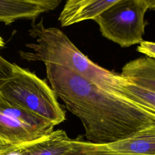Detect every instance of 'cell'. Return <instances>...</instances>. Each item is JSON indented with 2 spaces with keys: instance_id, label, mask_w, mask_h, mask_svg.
Listing matches in <instances>:
<instances>
[{
  "instance_id": "cell-9",
  "label": "cell",
  "mask_w": 155,
  "mask_h": 155,
  "mask_svg": "<svg viewBox=\"0 0 155 155\" xmlns=\"http://www.w3.org/2000/svg\"><path fill=\"white\" fill-rule=\"evenodd\" d=\"M106 145L111 150L124 154L155 155V126Z\"/></svg>"
},
{
  "instance_id": "cell-1",
  "label": "cell",
  "mask_w": 155,
  "mask_h": 155,
  "mask_svg": "<svg viewBox=\"0 0 155 155\" xmlns=\"http://www.w3.org/2000/svg\"><path fill=\"white\" fill-rule=\"evenodd\" d=\"M45 65L52 90L81 120L88 141L108 144L155 126V110L107 91L67 67Z\"/></svg>"
},
{
  "instance_id": "cell-10",
  "label": "cell",
  "mask_w": 155,
  "mask_h": 155,
  "mask_svg": "<svg viewBox=\"0 0 155 155\" xmlns=\"http://www.w3.org/2000/svg\"><path fill=\"white\" fill-rule=\"evenodd\" d=\"M121 76L130 82L155 93V59L143 56L127 63Z\"/></svg>"
},
{
  "instance_id": "cell-3",
  "label": "cell",
  "mask_w": 155,
  "mask_h": 155,
  "mask_svg": "<svg viewBox=\"0 0 155 155\" xmlns=\"http://www.w3.org/2000/svg\"><path fill=\"white\" fill-rule=\"evenodd\" d=\"M0 95L54 126L65 119V111L46 81L16 64L10 76L0 81Z\"/></svg>"
},
{
  "instance_id": "cell-15",
  "label": "cell",
  "mask_w": 155,
  "mask_h": 155,
  "mask_svg": "<svg viewBox=\"0 0 155 155\" xmlns=\"http://www.w3.org/2000/svg\"><path fill=\"white\" fill-rule=\"evenodd\" d=\"M0 155H21L18 145H11L0 148Z\"/></svg>"
},
{
  "instance_id": "cell-2",
  "label": "cell",
  "mask_w": 155,
  "mask_h": 155,
  "mask_svg": "<svg viewBox=\"0 0 155 155\" xmlns=\"http://www.w3.org/2000/svg\"><path fill=\"white\" fill-rule=\"evenodd\" d=\"M28 35L36 39V43L25 45L33 51H19L23 59L67 67L99 87L120 95L122 87L129 82L120 74L109 71L91 61L59 28L45 27L42 18L38 23L31 22Z\"/></svg>"
},
{
  "instance_id": "cell-11",
  "label": "cell",
  "mask_w": 155,
  "mask_h": 155,
  "mask_svg": "<svg viewBox=\"0 0 155 155\" xmlns=\"http://www.w3.org/2000/svg\"><path fill=\"white\" fill-rule=\"evenodd\" d=\"M0 112L25 125H28L47 134L53 131L54 125L15 104L0 95Z\"/></svg>"
},
{
  "instance_id": "cell-14",
  "label": "cell",
  "mask_w": 155,
  "mask_h": 155,
  "mask_svg": "<svg viewBox=\"0 0 155 155\" xmlns=\"http://www.w3.org/2000/svg\"><path fill=\"white\" fill-rule=\"evenodd\" d=\"M13 65L0 54V81L7 79L12 74L13 69Z\"/></svg>"
},
{
  "instance_id": "cell-13",
  "label": "cell",
  "mask_w": 155,
  "mask_h": 155,
  "mask_svg": "<svg viewBox=\"0 0 155 155\" xmlns=\"http://www.w3.org/2000/svg\"><path fill=\"white\" fill-rule=\"evenodd\" d=\"M137 51L155 59V42L143 41L137 48Z\"/></svg>"
},
{
  "instance_id": "cell-17",
  "label": "cell",
  "mask_w": 155,
  "mask_h": 155,
  "mask_svg": "<svg viewBox=\"0 0 155 155\" xmlns=\"http://www.w3.org/2000/svg\"><path fill=\"white\" fill-rule=\"evenodd\" d=\"M5 45V42L3 38L0 36V47H2Z\"/></svg>"
},
{
  "instance_id": "cell-12",
  "label": "cell",
  "mask_w": 155,
  "mask_h": 155,
  "mask_svg": "<svg viewBox=\"0 0 155 155\" xmlns=\"http://www.w3.org/2000/svg\"><path fill=\"white\" fill-rule=\"evenodd\" d=\"M63 155H127L111 150L106 144L71 139L70 150Z\"/></svg>"
},
{
  "instance_id": "cell-8",
  "label": "cell",
  "mask_w": 155,
  "mask_h": 155,
  "mask_svg": "<svg viewBox=\"0 0 155 155\" xmlns=\"http://www.w3.org/2000/svg\"><path fill=\"white\" fill-rule=\"evenodd\" d=\"M47 134L0 112V148L28 142Z\"/></svg>"
},
{
  "instance_id": "cell-5",
  "label": "cell",
  "mask_w": 155,
  "mask_h": 155,
  "mask_svg": "<svg viewBox=\"0 0 155 155\" xmlns=\"http://www.w3.org/2000/svg\"><path fill=\"white\" fill-rule=\"evenodd\" d=\"M61 0H0V22L10 25L19 19L35 22L41 14L54 10Z\"/></svg>"
},
{
  "instance_id": "cell-7",
  "label": "cell",
  "mask_w": 155,
  "mask_h": 155,
  "mask_svg": "<svg viewBox=\"0 0 155 155\" xmlns=\"http://www.w3.org/2000/svg\"><path fill=\"white\" fill-rule=\"evenodd\" d=\"M71 142L65 131L56 130L38 139L17 145L21 155H63L70 150Z\"/></svg>"
},
{
  "instance_id": "cell-16",
  "label": "cell",
  "mask_w": 155,
  "mask_h": 155,
  "mask_svg": "<svg viewBox=\"0 0 155 155\" xmlns=\"http://www.w3.org/2000/svg\"><path fill=\"white\" fill-rule=\"evenodd\" d=\"M148 9L155 10V0H148Z\"/></svg>"
},
{
  "instance_id": "cell-6",
  "label": "cell",
  "mask_w": 155,
  "mask_h": 155,
  "mask_svg": "<svg viewBox=\"0 0 155 155\" xmlns=\"http://www.w3.org/2000/svg\"><path fill=\"white\" fill-rule=\"evenodd\" d=\"M117 0H68L65 2L58 20L62 27H67L81 21L93 19Z\"/></svg>"
},
{
  "instance_id": "cell-4",
  "label": "cell",
  "mask_w": 155,
  "mask_h": 155,
  "mask_svg": "<svg viewBox=\"0 0 155 155\" xmlns=\"http://www.w3.org/2000/svg\"><path fill=\"white\" fill-rule=\"evenodd\" d=\"M148 10V0H117L94 21L103 36L128 47L143 41Z\"/></svg>"
}]
</instances>
